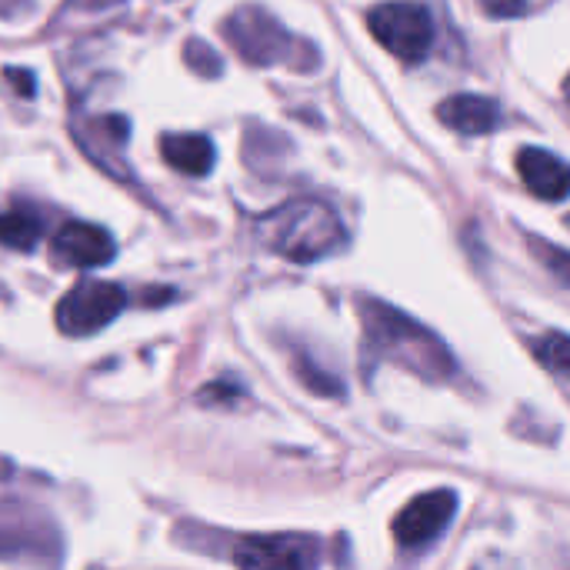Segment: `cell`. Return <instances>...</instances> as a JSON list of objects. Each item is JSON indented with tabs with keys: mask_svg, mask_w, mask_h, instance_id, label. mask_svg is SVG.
Returning a JSON list of instances; mask_svg holds the SVG:
<instances>
[{
	"mask_svg": "<svg viewBox=\"0 0 570 570\" xmlns=\"http://www.w3.org/2000/svg\"><path fill=\"white\" fill-rule=\"evenodd\" d=\"M257 237L294 264H314L347 247V230L337 210L317 197H297L264 214L257 220Z\"/></svg>",
	"mask_w": 570,
	"mask_h": 570,
	"instance_id": "obj_1",
	"label": "cell"
},
{
	"mask_svg": "<svg viewBox=\"0 0 570 570\" xmlns=\"http://www.w3.org/2000/svg\"><path fill=\"white\" fill-rule=\"evenodd\" d=\"M361 321L367 331V344L381 357H391L428 381H441V377L454 374V357L444 347V341L434 337L417 321H411L407 314H401L397 307L381 304V301H364Z\"/></svg>",
	"mask_w": 570,
	"mask_h": 570,
	"instance_id": "obj_2",
	"label": "cell"
},
{
	"mask_svg": "<svg viewBox=\"0 0 570 570\" xmlns=\"http://www.w3.org/2000/svg\"><path fill=\"white\" fill-rule=\"evenodd\" d=\"M224 37L254 67H274V63H291L297 70L317 67V50L311 43H297L261 7H240L237 13H230L224 20Z\"/></svg>",
	"mask_w": 570,
	"mask_h": 570,
	"instance_id": "obj_3",
	"label": "cell"
},
{
	"mask_svg": "<svg viewBox=\"0 0 570 570\" xmlns=\"http://www.w3.org/2000/svg\"><path fill=\"white\" fill-rule=\"evenodd\" d=\"M0 561L57 564L60 561L57 524L27 501L0 498Z\"/></svg>",
	"mask_w": 570,
	"mask_h": 570,
	"instance_id": "obj_4",
	"label": "cell"
},
{
	"mask_svg": "<svg viewBox=\"0 0 570 570\" xmlns=\"http://www.w3.org/2000/svg\"><path fill=\"white\" fill-rule=\"evenodd\" d=\"M367 27L381 47H387L394 57L407 63L424 60L434 47V20L421 3H411V0L377 3L367 13Z\"/></svg>",
	"mask_w": 570,
	"mask_h": 570,
	"instance_id": "obj_5",
	"label": "cell"
},
{
	"mask_svg": "<svg viewBox=\"0 0 570 570\" xmlns=\"http://www.w3.org/2000/svg\"><path fill=\"white\" fill-rule=\"evenodd\" d=\"M127 307V294L107 281H80L57 304V327L67 337H90L114 324Z\"/></svg>",
	"mask_w": 570,
	"mask_h": 570,
	"instance_id": "obj_6",
	"label": "cell"
},
{
	"mask_svg": "<svg viewBox=\"0 0 570 570\" xmlns=\"http://www.w3.org/2000/svg\"><path fill=\"white\" fill-rule=\"evenodd\" d=\"M321 561V548L304 534H271V538H244L234 548V564L240 568L307 570Z\"/></svg>",
	"mask_w": 570,
	"mask_h": 570,
	"instance_id": "obj_7",
	"label": "cell"
},
{
	"mask_svg": "<svg viewBox=\"0 0 570 570\" xmlns=\"http://www.w3.org/2000/svg\"><path fill=\"white\" fill-rule=\"evenodd\" d=\"M458 514L454 491H431L414 498L394 521V538L401 548H424L438 541Z\"/></svg>",
	"mask_w": 570,
	"mask_h": 570,
	"instance_id": "obj_8",
	"label": "cell"
},
{
	"mask_svg": "<svg viewBox=\"0 0 570 570\" xmlns=\"http://www.w3.org/2000/svg\"><path fill=\"white\" fill-rule=\"evenodd\" d=\"M53 254L67 267L90 271V267L110 264L114 254H117V244H114V237L104 227H94V224H63L57 230V237H53Z\"/></svg>",
	"mask_w": 570,
	"mask_h": 570,
	"instance_id": "obj_9",
	"label": "cell"
},
{
	"mask_svg": "<svg viewBox=\"0 0 570 570\" xmlns=\"http://www.w3.org/2000/svg\"><path fill=\"white\" fill-rule=\"evenodd\" d=\"M518 174L524 187L544 200H564L570 194V164L544 147H521L518 150Z\"/></svg>",
	"mask_w": 570,
	"mask_h": 570,
	"instance_id": "obj_10",
	"label": "cell"
},
{
	"mask_svg": "<svg viewBox=\"0 0 570 570\" xmlns=\"http://www.w3.org/2000/svg\"><path fill=\"white\" fill-rule=\"evenodd\" d=\"M438 117L444 127L458 130V134H468V137H478V134H488L498 127V104L491 97H478V94H458V97H448L441 107H438Z\"/></svg>",
	"mask_w": 570,
	"mask_h": 570,
	"instance_id": "obj_11",
	"label": "cell"
},
{
	"mask_svg": "<svg viewBox=\"0 0 570 570\" xmlns=\"http://www.w3.org/2000/svg\"><path fill=\"white\" fill-rule=\"evenodd\" d=\"M160 154L174 170L190 174V177L210 174V167L217 160V150L210 144V137H204V134H164Z\"/></svg>",
	"mask_w": 570,
	"mask_h": 570,
	"instance_id": "obj_12",
	"label": "cell"
},
{
	"mask_svg": "<svg viewBox=\"0 0 570 570\" xmlns=\"http://www.w3.org/2000/svg\"><path fill=\"white\" fill-rule=\"evenodd\" d=\"M43 234V220L30 207H10L0 214V247L30 250Z\"/></svg>",
	"mask_w": 570,
	"mask_h": 570,
	"instance_id": "obj_13",
	"label": "cell"
},
{
	"mask_svg": "<svg viewBox=\"0 0 570 570\" xmlns=\"http://www.w3.org/2000/svg\"><path fill=\"white\" fill-rule=\"evenodd\" d=\"M534 354H538V361H541L548 371H554V374H570V337L568 334H558V331L544 334L541 341H534Z\"/></svg>",
	"mask_w": 570,
	"mask_h": 570,
	"instance_id": "obj_14",
	"label": "cell"
},
{
	"mask_svg": "<svg viewBox=\"0 0 570 570\" xmlns=\"http://www.w3.org/2000/svg\"><path fill=\"white\" fill-rule=\"evenodd\" d=\"M531 247H534V257L564 284L570 287V254L568 250H561V247H554V244H548V240H538V237H531Z\"/></svg>",
	"mask_w": 570,
	"mask_h": 570,
	"instance_id": "obj_15",
	"label": "cell"
},
{
	"mask_svg": "<svg viewBox=\"0 0 570 570\" xmlns=\"http://www.w3.org/2000/svg\"><path fill=\"white\" fill-rule=\"evenodd\" d=\"M187 63H190L197 73H204V77H217V73H220V57H217L204 40H190V43H187Z\"/></svg>",
	"mask_w": 570,
	"mask_h": 570,
	"instance_id": "obj_16",
	"label": "cell"
},
{
	"mask_svg": "<svg viewBox=\"0 0 570 570\" xmlns=\"http://www.w3.org/2000/svg\"><path fill=\"white\" fill-rule=\"evenodd\" d=\"M484 13L491 17H524L528 13V0H481Z\"/></svg>",
	"mask_w": 570,
	"mask_h": 570,
	"instance_id": "obj_17",
	"label": "cell"
},
{
	"mask_svg": "<svg viewBox=\"0 0 570 570\" xmlns=\"http://www.w3.org/2000/svg\"><path fill=\"white\" fill-rule=\"evenodd\" d=\"M10 80H17V87H20L17 94H27V97L33 94V77H30V73H17V70H10Z\"/></svg>",
	"mask_w": 570,
	"mask_h": 570,
	"instance_id": "obj_18",
	"label": "cell"
},
{
	"mask_svg": "<svg viewBox=\"0 0 570 570\" xmlns=\"http://www.w3.org/2000/svg\"><path fill=\"white\" fill-rule=\"evenodd\" d=\"M568 94H570V77H568Z\"/></svg>",
	"mask_w": 570,
	"mask_h": 570,
	"instance_id": "obj_19",
	"label": "cell"
},
{
	"mask_svg": "<svg viewBox=\"0 0 570 570\" xmlns=\"http://www.w3.org/2000/svg\"><path fill=\"white\" fill-rule=\"evenodd\" d=\"M568 227H570V217H568Z\"/></svg>",
	"mask_w": 570,
	"mask_h": 570,
	"instance_id": "obj_20",
	"label": "cell"
}]
</instances>
